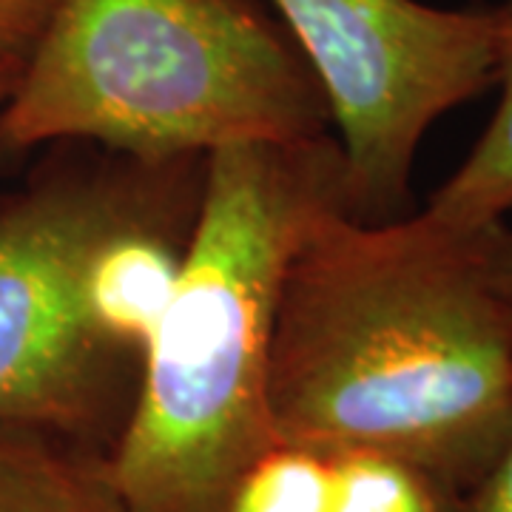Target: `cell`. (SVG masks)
<instances>
[{
    "label": "cell",
    "mask_w": 512,
    "mask_h": 512,
    "mask_svg": "<svg viewBox=\"0 0 512 512\" xmlns=\"http://www.w3.org/2000/svg\"><path fill=\"white\" fill-rule=\"evenodd\" d=\"M268 399L279 444L402 458L467 493L512 430V305L476 231L325 214L282 276Z\"/></svg>",
    "instance_id": "obj_1"
},
{
    "label": "cell",
    "mask_w": 512,
    "mask_h": 512,
    "mask_svg": "<svg viewBox=\"0 0 512 512\" xmlns=\"http://www.w3.org/2000/svg\"><path fill=\"white\" fill-rule=\"evenodd\" d=\"M336 208L333 134L208 154L180 282L109 453L128 512H222L239 476L279 444L268 387L282 276Z\"/></svg>",
    "instance_id": "obj_2"
},
{
    "label": "cell",
    "mask_w": 512,
    "mask_h": 512,
    "mask_svg": "<svg viewBox=\"0 0 512 512\" xmlns=\"http://www.w3.org/2000/svg\"><path fill=\"white\" fill-rule=\"evenodd\" d=\"M333 134L265 0H55L0 106V165L83 143L137 160Z\"/></svg>",
    "instance_id": "obj_3"
},
{
    "label": "cell",
    "mask_w": 512,
    "mask_h": 512,
    "mask_svg": "<svg viewBox=\"0 0 512 512\" xmlns=\"http://www.w3.org/2000/svg\"><path fill=\"white\" fill-rule=\"evenodd\" d=\"M205 163L63 143L0 194V421L109 456L137 399L143 356L97 333L86 274L117 231L194 214Z\"/></svg>",
    "instance_id": "obj_4"
},
{
    "label": "cell",
    "mask_w": 512,
    "mask_h": 512,
    "mask_svg": "<svg viewBox=\"0 0 512 512\" xmlns=\"http://www.w3.org/2000/svg\"><path fill=\"white\" fill-rule=\"evenodd\" d=\"M265 3L328 100L345 211L362 222L407 217L410 177L427 131L495 86L493 9L421 0Z\"/></svg>",
    "instance_id": "obj_5"
},
{
    "label": "cell",
    "mask_w": 512,
    "mask_h": 512,
    "mask_svg": "<svg viewBox=\"0 0 512 512\" xmlns=\"http://www.w3.org/2000/svg\"><path fill=\"white\" fill-rule=\"evenodd\" d=\"M0 512H128L109 456L57 433L0 421Z\"/></svg>",
    "instance_id": "obj_6"
},
{
    "label": "cell",
    "mask_w": 512,
    "mask_h": 512,
    "mask_svg": "<svg viewBox=\"0 0 512 512\" xmlns=\"http://www.w3.org/2000/svg\"><path fill=\"white\" fill-rule=\"evenodd\" d=\"M498 43V106L473 151L421 208L441 225L473 234L512 211V0L490 3Z\"/></svg>",
    "instance_id": "obj_7"
},
{
    "label": "cell",
    "mask_w": 512,
    "mask_h": 512,
    "mask_svg": "<svg viewBox=\"0 0 512 512\" xmlns=\"http://www.w3.org/2000/svg\"><path fill=\"white\" fill-rule=\"evenodd\" d=\"M330 461V512H453L456 495L402 458L342 453Z\"/></svg>",
    "instance_id": "obj_8"
},
{
    "label": "cell",
    "mask_w": 512,
    "mask_h": 512,
    "mask_svg": "<svg viewBox=\"0 0 512 512\" xmlns=\"http://www.w3.org/2000/svg\"><path fill=\"white\" fill-rule=\"evenodd\" d=\"M222 512H330V461L274 444L239 476Z\"/></svg>",
    "instance_id": "obj_9"
},
{
    "label": "cell",
    "mask_w": 512,
    "mask_h": 512,
    "mask_svg": "<svg viewBox=\"0 0 512 512\" xmlns=\"http://www.w3.org/2000/svg\"><path fill=\"white\" fill-rule=\"evenodd\" d=\"M52 9L55 0H0V55H29Z\"/></svg>",
    "instance_id": "obj_10"
},
{
    "label": "cell",
    "mask_w": 512,
    "mask_h": 512,
    "mask_svg": "<svg viewBox=\"0 0 512 512\" xmlns=\"http://www.w3.org/2000/svg\"><path fill=\"white\" fill-rule=\"evenodd\" d=\"M453 512H512V430L487 473L458 495Z\"/></svg>",
    "instance_id": "obj_11"
},
{
    "label": "cell",
    "mask_w": 512,
    "mask_h": 512,
    "mask_svg": "<svg viewBox=\"0 0 512 512\" xmlns=\"http://www.w3.org/2000/svg\"><path fill=\"white\" fill-rule=\"evenodd\" d=\"M476 245L487 282L512 305V225L504 220L481 228L476 231Z\"/></svg>",
    "instance_id": "obj_12"
},
{
    "label": "cell",
    "mask_w": 512,
    "mask_h": 512,
    "mask_svg": "<svg viewBox=\"0 0 512 512\" xmlns=\"http://www.w3.org/2000/svg\"><path fill=\"white\" fill-rule=\"evenodd\" d=\"M23 63H26V57L0 55V106L9 100V94L15 92L20 72H23Z\"/></svg>",
    "instance_id": "obj_13"
}]
</instances>
